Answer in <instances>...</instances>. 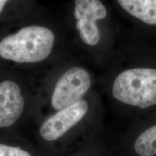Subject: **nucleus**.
<instances>
[{
    "mask_svg": "<svg viewBox=\"0 0 156 156\" xmlns=\"http://www.w3.org/2000/svg\"><path fill=\"white\" fill-rule=\"evenodd\" d=\"M56 35L43 25L17 22L0 27V67L19 71L51 55Z\"/></svg>",
    "mask_w": 156,
    "mask_h": 156,
    "instance_id": "f257e3e1",
    "label": "nucleus"
},
{
    "mask_svg": "<svg viewBox=\"0 0 156 156\" xmlns=\"http://www.w3.org/2000/svg\"><path fill=\"white\" fill-rule=\"evenodd\" d=\"M112 94L116 100L146 108L156 104V69L133 68L124 70L115 79Z\"/></svg>",
    "mask_w": 156,
    "mask_h": 156,
    "instance_id": "f03ea898",
    "label": "nucleus"
},
{
    "mask_svg": "<svg viewBox=\"0 0 156 156\" xmlns=\"http://www.w3.org/2000/svg\"><path fill=\"white\" fill-rule=\"evenodd\" d=\"M27 106L26 90L19 72L0 67V131L17 124Z\"/></svg>",
    "mask_w": 156,
    "mask_h": 156,
    "instance_id": "7ed1b4c3",
    "label": "nucleus"
},
{
    "mask_svg": "<svg viewBox=\"0 0 156 156\" xmlns=\"http://www.w3.org/2000/svg\"><path fill=\"white\" fill-rule=\"evenodd\" d=\"M91 77L82 67H72L58 77L50 95V106L54 113L69 107L77 101L88 90Z\"/></svg>",
    "mask_w": 156,
    "mask_h": 156,
    "instance_id": "20e7f679",
    "label": "nucleus"
},
{
    "mask_svg": "<svg viewBox=\"0 0 156 156\" xmlns=\"http://www.w3.org/2000/svg\"><path fill=\"white\" fill-rule=\"evenodd\" d=\"M75 5L74 16L81 40L88 46H96L101 39L97 22L106 17V7L98 0H77Z\"/></svg>",
    "mask_w": 156,
    "mask_h": 156,
    "instance_id": "39448f33",
    "label": "nucleus"
},
{
    "mask_svg": "<svg viewBox=\"0 0 156 156\" xmlns=\"http://www.w3.org/2000/svg\"><path fill=\"white\" fill-rule=\"evenodd\" d=\"M88 108V103L85 100H80L55 112L41 125L39 128L41 137L47 142H54L61 138L83 119Z\"/></svg>",
    "mask_w": 156,
    "mask_h": 156,
    "instance_id": "423d86ee",
    "label": "nucleus"
},
{
    "mask_svg": "<svg viewBox=\"0 0 156 156\" xmlns=\"http://www.w3.org/2000/svg\"><path fill=\"white\" fill-rule=\"evenodd\" d=\"M129 14L148 25H156V0H119Z\"/></svg>",
    "mask_w": 156,
    "mask_h": 156,
    "instance_id": "0eeeda50",
    "label": "nucleus"
},
{
    "mask_svg": "<svg viewBox=\"0 0 156 156\" xmlns=\"http://www.w3.org/2000/svg\"><path fill=\"white\" fill-rule=\"evenodd\" d=\"M134 148L140 156L156 155V124L140 134L134 142Z\"/></svg>",
    "mask_w": 156,
    "mask_h": 156,
    "instance_id": "6e6552de",
    "label": "nucleus"
},
{
    "mask_svg": "<svg viewBox=\"0 0 156 156\" xmlns=\"http://www.w3.org/2000/svg\"><path fill=\"white\" fill-rule=\"evenodd\" d=\"M23 2L0 0V27L21 22Z\"/></svg>",
    "mask_w": 156,
    "mask_h": 156,
    "instance_id": "1a4fd4ad",
    "label": "nucleus"
},
{
    "mask_svg": "<svg viewBox=\"0 0 156 156\" xmlns=\"http://www.w3.org/2000/svg\"><path fill=\"white\" fill-rule=\"evenodd\" d=\"M0 156H32L30 152L13 142L0 141Z\"/></svg>",
    "mask_w": 156,
    "mask_h": 156,
    "instance_id": "9d476101",
    "label": "nucleus"
}]
</instances>
